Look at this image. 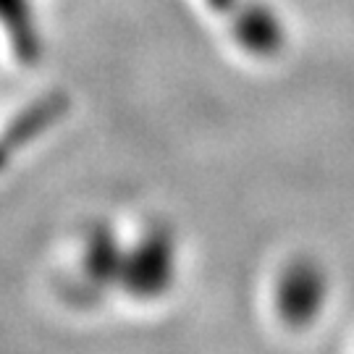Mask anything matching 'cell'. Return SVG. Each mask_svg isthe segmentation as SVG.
Returning a JSON list of instances; mask_svg holds the SVG:
<instances>
[{
	"mask_svg": "<svg viewBox=\"0 0 354 354\" xmlns=\"http://www.w3.org/2000/svg\"><path fill=\"white\" fill-rule=\"evenodd\" d=\"M178 270V244L171 226H150L124 254L118 286L134 299H160L171 291Z\"/></svg>",
	"mask_w": 354,
	"mask_h": 354,
	"instance_id": "6da1fadb",
	"label": "cell"
},
{
	"mask_svg": "<svg viewBox=\"0 0 354 354\" xmlns=\"http://www.w3.org/2000/svg\"><path fill=\"white\" fill-rule=\"evenodd\" d=\"M328 291L326 268L313 257H294L276 283V313L289 328L302 330L323 315Z\"/></svg>",
	"mask_w": 354,
	"mask_h": 354,
	"instance_id": "7a4b0ae2",
	"label": "cell"
},
{
	"mask_svg": "<svg viewBox=\"0 0 354 354\" xmlns=\"http://www.w3.org/2000/svg\"><path fill=\"white\" fill-rule=\"evenodd\" d=\"M231 19V35L244 53L254 58H273L286 45V26L273 6L263 0L239 3Z\"/></svg>",
	"mask_w": 354,
	"mask_h": 354,
	"instance_id": "3957f363",
	"label": "cell"
},
{
	"mask_svg": "<svg viewBox=\"0 0 354 354\" xmlns=\"http://www.w3.org/2000/svg\"><path fill=\"white\" fill-rule=\"evenodd\" d=\"M124 254H127V250L113 234V228H89L87 241H84V254H82L84 283L95 291L118 286L121 270H124Z\"/></svg>",
	"mask_w": 354,
	"mask_h": 354,
	"instance_id": "277c9868",
	"label": "cell"
},
{
	"mask_svg": "<svg viewBox=\"0 0 354 354\" xmlns=\"http://www.w3.org/2000/svg\"><path fill=\"white\" fill-rule=\"evenodd\" d=\"M0 24L24 61L39 55V35L29 0H0Z\"/></svg>",
	"mask_w": 354,
	"mask_h": 354,
	"instance_id": "5b68a950",
	"label": "cell"
},
{
	"mask_svg": "<svg viewBox=\"0 0 354 354\" xmlns=\"http://www.w3.org/2000/svg\"><path fill=\"white\" fill-rule=\"evenodd\" d=\"M205 3H207V6H210L218 16H231V13H234V8L239 6L241 0H205Z\"/></svg>",
	"mask_w": 354,
	"mask_h": 354,
	"instance_id": "8992f818",
	"label": "cell"
}]
</instances>
